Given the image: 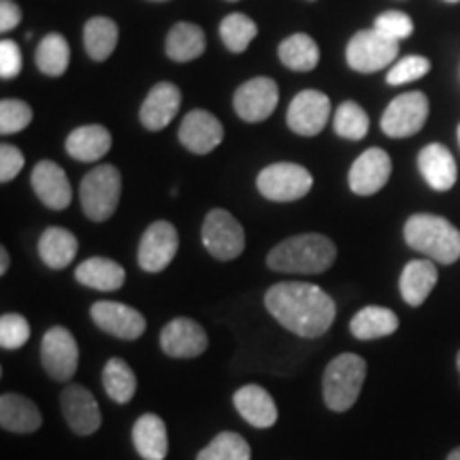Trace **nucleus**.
Masks as SVG:
<instances>
[{"label": "nucleus", "mask_w": 460, "mask_h": 460, "mask_svg": "<svg viewBox=\"0 0 460 460\" xmlns=\"http://www.w3.org/2000/svg\"><path fill=\"white\" fill-rule=\"evenodd\" d=\"M228 3H237V0H228Z\"/></svg>", "instance_id": "nucleus-50"}, {"label": "nucleus", "mask_w": 460, "mask_h": 460, "mask_svg": "<svg viewBox=\"0 0 460 460\" xmlns=\"http://www.w3.org/2000/svg\"><path fill=\"white\" fill-rule=\"evenodd\" d=\"M62 413L75 435H92L101 429V410L94 394L79 384H68L60 399Z\"/></svg>", "instance_id": "nucleus-18"}, {"label": "nucleus", "mask_w": 460, "mask_h": 460, "mask_svg": "<svg viewBox=\"0 0 460 460\" xmlns=\"http://www.w3.org/2000/svg\"><path fill=\"white\" fill-rule=\"evenodd\" d=\"M405 241L433 262L454 264L460 258V230L441 216H411L405 224Z\"/></svg>", "instance_id": "nucleus-3"}, {"label": "nucleus", "mask_w": 460, "mask_h": 460, "mask_svg": "<svg viewBox=\"0 0 460 460\" xmlns=\"http://www.w3.org/2000/svg\"><path fill=\"white\" fill-rule=\"evenodd\" d=\"M181 107V92L175 84L160 82L149 90V94L143 101L139 119L147 130L158 132L166 128L172 122Z\"/></svg>", "instance_id": "nucleus-20"}, {"label": "nucleus", "mask_w": 460, "mask_h": 460, "mask_svg": "<svg viewBox=\"0 0 460 460\" xmlns=\"http://www.w3.org/2000/svg\"><path fill=\"white\" fill-rule=\"evenodd\" d=\"M43 418L39 407L22 394L4 393L0 396V427L9 433H34L41 427Z\"/></svg>", "instance_id": "nucleus-24"}, {"label": "nucleus", "mask_w": 460, "mask_h": 460, "mask_svg": "<svg viewBox=\"0 0 460 460\" xmlns=\"http://www.w3.org/2000/svg\"><path fill=\"white\" fill-rule=\"evenodd\" d=\"M337 247L329 237L318 233L295 234L281 241L267 256L269 269L278 273L320 275L335 264Z\"/></svg>", "instance_id": "nucleus-2"}, {"label": "nucleus", "mask_w": 460, "mask_h": 460, "mask_svg": "<svg viewBox=\"0 0 460 460\" xmlns=\"http://www.w3.org/2000/svg\"><path fill=\"white\" fill-rule=\"evenodd\" d=\"M439 279V273H437V267L433 261H411L405 264L401 273V296L410 307H420L424 301H427L430 292Z\"/></svg>", "instance_id": "nucleus-26"}, {"label": "nucleus", "mask_w": 460, "mask_h": 460, "mask_svg": "<svg viewBox=\"0 0 460 460\" xmlns=\"http://www.w3.org/2000/svg\"><path fill=\"white\" fill-rule=\"evenodd\" d=\"M119 31L118 24L109 17L96 15L85 22L84 26V48L88 56L96 62H105L118 48Z\"/></svg>", "instance_id": "nucleus-32"}, {"label": "nucleus", "mask_w": 460, "mask_h": 460, "mask_svg": "<svg viewBox=\"0 0 460 460\" xmlns=\"http://www.w3.org/2000/svg\"><path fill=\"white\" fill-rule=\"evenodd\" d=\"M430 71V62L429 58L424 56H405L401 58L396 65L390 68L386 75V82L390 85H402V84H410L416 82V79L424 77Z\"/></svg>", "instance_id": "nucleus-39"}, {"label": "nucleus", "mask_w": 460, "mask_h": 460, "mask_svg": "<svg viewBox=\"0 0 460 460\" xmlns=\"http://www.w3.org/2000/svg\"><path fill=\"white\" fill-rule=\"evenodd\" d=\"M429 118V99L424 92H405L386 107L382 115L384 135L393 139H405L424 128Z\"/></svg>", "instance_id": "nucleus-9"}, {"label": "nucleus", "mask_w": 460, "mask_h": 460, "mask_svg": "<svg viewBox=\"0 0 460 460\" xmlns=\"http://www.w3.org/2000/svg\"><path fill=\"white\" fill-rule=\"evenodd\" d=\"M279 90L271 77H254L241 84L233 96L234 111L243 122H264L278 109Z\"/></svg>", "instance_id": "nucleus-11"}, {"label": "nucleus", "mask_w": 460, "mask_h": 460, "mask_svg": "<svg viewBox=\"0 0 460 460\" xmlns=\"http://www.w3.org/2000/svg\"><path fill=\"white\" fill-rule=\"evenodd\" d=\"M79 250V241L71 230L49 226L39 239V256L54 271H62L75 261Z\"/></svg>", "instance_id": "nucleus-28"}, {"label": "nucleus", "mask_w": 460, "mask_h": 460, "mask_svg": "<svg viewBox=\"0 0 460 460\" xmlns=\"http://www.w3.org/2000/svg\"><path fill=\"white\" fill-rule=\"evenodd\" d=\"M269 314L298 337H322L335 322V301L324 290L305 281H281L264 296Z\"/></svg>", "instance_id": "nucleus-1"}, {"label": "nucleus", "mask_w": 460, "mask_h": 460, "mask_svg": "<svg viewBox=\"0 0 460 460\" xmlns=\"http://www.w3.org/2000/svg\"><path fill=\"white\" fill-rule=\"evenodd\" d=\"M331 118V101L320 90H303L288 107V128L301 137H315L326 128Z\"/></svg>", "instance_id": "nucleus-12"}, {"label": "nucleus", "mask_w": 460, "mask_h": 460, "mask_svg": "<svg viewBox=\"0 0 460 460\" xmlns=\"http://www.w3.org/2000/svg\"><path fill=\"white\" fill-rule=\"evenodd\" d=\"M32 122V109L20 99L0 101V135H15Z\"/></svg>", "instance_id": "nucleus-38"}, {"label": "nucleus", "mask_w": 460, "mask_h": 460, "mask_svg": "<svg viewBox=\"0 0 460 460\" xmlns=\"http://www.w3.org/2000/svg\"><path fill=\"white\" fill-rule=\"evenodd\" d=\"M31 183L34 192H37L39 200H41L45 207H49V209L62 211L71 205L73 188L65 169H62L60 164L51 163V160H41V163L32 169Z\"/></svg>", "instance_id": "nucleus-19"}, {"label": "nucleus", "mask_w": 460, "mask_h": 460, "mask_svg": "<svg viewBox=\"0 0 460 460\" xmlns=\"http://www.w3.org/2000/svg\"><path fill=\"white\" fill-rule=\"evenodd\" d=\"M22 169H24V154L15 146L3 143L0 146V181L9 183L11 180H15Z\"/></svg>", "instance_id": "nucleus-43"}, {"label": "nucleus", "mask_w": 460, "mask_h": 460, "mask_svg": "<svg viewBox=\"0 0 460 460\" xmlns=\"http://www.w3.org/2000/svg\"><path fill=\"white\" fill-rule=\"evenodd\" d=\"M102 386H105L109 399L126 405L137 393V376L126 360L109 358L102 369Z\"/></svg>", "instance_id": "nucleus-33"}, {"label": "nucleus", "mask_w": 460, "mask_h": 460, "mask_svg": "<svg viewBox=\"0 0 460 460\" xmlns=\"http://www.w3.org/2000/svg\"><path fill=\"white\" fill-rule=\"evenodd\" d=\"M256 186L258 192L273 203H292L307 197L314 186V177L301 164L275 163L261 171Z\"/></svg>", "instance_id": "nucleus-6"}, {"label": "nucleus", "mask_w": 460, "mask_h": 460, "mask_svg": "<svg viewBox=\"0 0 460 460\" xmlns=\"http://www.w3.org/2000/svg\"><path fill=\"white\" fill-rule=\"evenodd\" d=\"M377 32H382L384 37L393 39V41H402V39L411 37L413 32V22L411 17L402 11H386V13L376 17V24H373Z\"/></svg>", "instance_id": "nucleus-41"}, {"label": "nucleus", "mask_w": 460, "mask_h": 460, "mask_svg": "<svg viewBox=\"0 0 460 460\" xmlns=\"http://www.w3.org/2000/svg\"><path fill=\"white\" fill-rule=\"evenodd\" d=\"M132 444L146 460H164L169 454L164 420L156 413H143L132 427Z\"/></svg>", "instance_id": "nucleus-25"}, {"label": "nucleus", "mask_w": 460, "mask_h": 460, "mask_svg": "<svg viewBox=\"0 0 460 460\" xmlns=\"http://www.w3.org/2000/svg\"><path fill=\"white\" fill-rule=\"evenodd\" d=\"M458 143H460V126H458Z\"/></svg>", "instance_id": "nucleus-48"}, {"label": "nucleus", "mask_w": 460, "mask_h": 460, "mask_svg": "<svg viewBox=\"0 0 460 460\" xmlns=\"http://www.w3.org/2000/svg\"><path fill=\"white\" fill-rule=\"evenodd\" d=\"M122 197V172L113 164H101L84 177L79 188L84 214L92 222H105L115 214Z\"/></svg>", "instance_id": "nucleus-5"}, {"label": "nucleus", "mask_w": 460, "mask_h": 460, "mask_svg": "<svg viewBox=\"0 0 460 460\" xmlns=\"http://www.w3.org/2000/svg\"><path fill=\"white\" fill-rule=\"evenodd\" d=\"M447 460H460V447H456V450L450 452V456H447Z\"/></svg>", "instance_id": "nucleus-46"}, {"label": "nucleus", "mask_w": 460, "mask_h": 460, "mask_svg": "<svg viewBox=\"0 0 460 460\" xmlns=\"http://www.w3.org/2000/svg\"><path fill=\"white\" fill-rule=\"evenodd\" d=\"M278 56H279L281 65L290 68V71L309 73L318 66L320 48H318V43L309 37V34L295 32L279 43Z\"/></svg>", "instance_id": "nucleus-30"}, {"label": "nucleus", "mask_w": 460, "mask_h": 460, "mask_svg": "<svg viewBox=\"0 0 460 460\" xmlns=\"http://www.w3.org/2000/svg\"><path fill=\"white\" fill-rule=\"evenodd\" d=\"M418 169L424 181L437 192H446L456 183L458 169L452 152L441 143H430L418 154Z\"/></svg>", "instance_id": "nucleus-21"}, {"label": "nucleus", "mask_w": 460, "mask_h": 460, "mask_svg": "<svg viewBox=\"0 0 460 460\" xmlns=\"http://www.w3.org/2000/svg\"><path fill=\"white\" fill-rule=\"evenodd\" d=\"M367 377V362L358 354H341L324 369L322 390L324 402L332 411H348L358 401Z\"/></svg>", "instance_id": "nucleus-4"}, {"label": "nucleus", "mask_w": 460, "mask_h": 460, "mask_svg": "<svg viewBox=\"0 0 460 460\" xmlns=\"http://www.w3.org/2000/svg\"><path fill=\"white\" fill-rule=\"evenodd\" d=\"M447 3H458V0H447Z\"/></svg>", "instance_id": "nucleus-49"}, {"label": "nucleus", "mask_w": 460, "mask_h": 460, "mask_svg": "<svg viewBox=\"0 0 460 460\" xmlns=\"http://www.w3.org/2000/svg\"><path fill=\"white\" fill-rule=\"evenodd\" d=\"M332 124H335V132L339 137L349 141H360L369 132V115L358 102L345 101L337 107L335 122Z\"/></svg>", "instance_id": "nucleus-37"}, {"label": "nucleus", "mask_w": 460, "mask_h": 460, "mask_svg": "<svg viewBox=\"0 0 460 460\" xmlns=\"http://www.w3.org/2000/svg\"><path fill=\"white\" fill-rule=\"evenodd\" d=\"M22 9L13 0H0V32H11L20 26Z\"/></svg>", "instance_id": "nucleus-44"}, {"label": "nucleus", "mask_w": 460, "mask_h": 460, "mask_svg": "<svg viewBox=\"0 0 460 460\" xmlns=\"http://www.w3.org/2000/svg\"><path fill=\"white\" fill-rule=\"evenodd\" d=\"M31 339V324L24 315L4 314L0 318V345L4 349L22 348Z\"/></svg>", "instance_id": "nucleus-40"}, {"label": "nucleus", "mask_w": 460, "mask_h": 460, "mask_svg": "<svg viewBox=\"0 0 460 460\" xmlns=\"http://www.w3.org/2000/svg\"><path fill=\"white\" fill-rule=\"evenodd\" d=\"M203 245L217 261H234L245 250V233L237 217L224 209L209 211L203 222Z\"/></svg>", "instance_id": "nucleus-8"}, {"label": "nucleus", "mask_w": 460, "mask_h": 460, "mask_svg": "<svg viewBox=\"0 0 460 460\" xmlns=\"http://www.w3.org/2000/svg\"><path fill=\"white\" fill-rule=\"evenodd\" d=\"M90 315L101 331L109 332L111 337L122 339V341H135L147 329L146 318L135 307H128V305L122 303L99 301L92 305Z\"/></svg>", "instance_id": "nucleus-14"}, {"label": "nucleus", "mask_w": 460, "mask_h": 460, "mask_svg": "<svg viewBox=\"0 0 460 460\" xmlns=\"http://www.w3.org/2000/svg\"><path fill=\"white\" fill-rule=\"evenodd\" d=\"M9 252L4 250V247H0V275H4L7 273V269H9Z\"/></svg>", "instance_id": "nucleus-45"}, {"label": "nucleus", "mask_w": 460, "mask_h": 460, "mask_svg": "<svg viewBox=\"0 0 460 460\" xmlns=\"http://www.w3.org/2000/svg\"><path fill=\"white\" fill-rule=\"evenodd\" d=\"M396 329H399V318H396V314L390 312L386 307H377V305L360 309V312L352 318V322H349V331H352V335L356 339H360V341L388 337L393 335Z\"/></svg>", "instance_id": "nucleus-31"}, {"label": "nucleus", "mask_w": 460, "mask_h": 460, "mask_svg": "<svg viewBox=\"0 0 460 460\" xmlns=\"http://www.w3.org/2000/svg\"><path fill=\"white\" fill-rule=\"evenodd\" d=\"M252 450L250 444L243 437L233 433V430H224L217 437H214L209 446L199 452L197 460H250Z\"/></svg>", "instance_id": "nucleus-36"}, {"label": "nucleus", "mask_w": 460, "mask_h": 460, "mask_svg": "<svg viewBox=\"0 0 460 460\" xmlns=\"http://www.w3.org/2000/svg\"><path fill=\"white\" fill-rule=\"evenodd\" d=\"M75 279L85 288H92V290L113 292L124 286L126 271L122 269V264H118L115 261L94 256L79 264L77 271H75Z\"/></svg>", "instance_id": "nucleus-27"}, {"label": "nucleus", "mask_w": 460, "mask_h": 460, "mask_svg": "<svg viewBox=\"0 0 460 460\" xmlns=\"http://www.w3.org/2000/svg\"><path fill=\"white\" fill-rule=\"evenodd\" d=\"M156 3H163V0H156Z\"/></svg>", "instance_id": "nucleus-51"}, {"label": "nucleus", "mask_w": 460, "mask_h": 460, "mask_svg": "<svg viewBox=\"0 0 460 460\" xmlns=\"http://www.w3.org/2000/svg\"><path fill=\"white\" fill-rule=\"evenodd\" d=\"M256 34V22L245 13H230L224 17L220 24L222 43L226 45V49L233 51V54H241V51L250 48V43L254 41Z\"/></svg>", "instance_id": "nucleus-35"}, {"label": "nucleus", "mask_w": 460, "mask_h": 460, "mask_svg": "<svg viewBox=\"0 0 460 460\" xmlns=\"http://www.w3.org/2000/svg\"><path fill=\"white\" fill-rule=\"evenodd\" d=\"M209 339L199 322L175 318L160 332V348L171 358H197L207 349Z\"/></svg>", "instance_id": "nucleus-17"}, {"label": "nucleus", "mask_w": 460, "mask_h": 460, "mask_svg": "<svg viewBox=\"0 0 460 460\" xmlns=\"http://www.w3.org/2000/svg\"><path fill=\"white\" fill-rule=\"evenodd\" d=\"M43 369L56 382H68L79 367V348L71 331L65 326H51L41 341Z\"/></svg>", "instance_id": "nucleus-10"}, {"label": "nucleus", "mask_w": 460, "mask_h": 460, "mask_svg": "<svg viewBox=\"0 0 460 460\" xmlns=\"http://www.w3.org/2000/svg\"><path fill=\"white\" fill-rule=\"evenodd\" d=\"M390 172H393V160L388 154L379 147L367 149L354 160L352 169H349V190L358 197H371L386 186Z\"/></svg>", "instance_id": "nucleus-15"}, {"label": "nucleus", "mask_w": 460, "mask_h": 460, "mask_svg": "<svg viewBox=\"0 0 460 460\" xmlns=\"http://www.w3.org/2000/svg\"><path fill=\"white\" fill-rule=\"evenodd\" d=\"M177 135L188 152L205 156L224 141V126L214 113L205 111V109H194L183 118Z\"/></svg>", "instance_id": "nucleus-16"}, {"label": "nucleus", "mask_w": 460, "mask_h": 460, "mask_svg": "<svg viewBox=\"0 0 460 460\" xmlns=\"http://www.w3.org/2000/svg\"><path fill=\"white\" fill-rule=\"evenodd\" d=\"M233 402L241 418L250 422L252 427L271 429L278 422V405H275L273 396L256 384H247V386L239 388L233 396Z\"/></svg>", "instance_id": "nucleus-22"}, {"label": "nucleus", "mask_w": 460, "mask_h": 460, "mask_svg": "<svg viewBox=\"0 0 460 460\" xmlns=\"http://www.w3.org/2000/svg\"><path fill=\"white\" fill-rule=\"evenodd\" d=\"M399 56V41L384 37L382 32L360 31L349 39L345 49V60L358 73H377L390 66Z\"/></svg>", "instance_id": "nucleus-7"}, {"label": "nucleus", "mask_w": 460, "mask_h": 460, "mask_svg": "<svg viewBox=\"0 0 460 460\" xmlns=\"http://www.w3.org/2000/svg\"><path fill=\"white\" fill-rule=\"evenodd\" d=\"M456 365H458V373H460V352H458V358H456Z\"/></svg>", "instance_id": "nucleus-47"}, {"label": "nucleus", "mask_w": 460, "mask_h": 460, "mask_svg": "<svg viewBox=\"0 0 460 460\" xmlns=\"http://www.w3.org/2000/svg\"><path fill=\"white\" fill-rule=\"evenodd\" d=\"M71 62V48L60 32L45 34L37 48V66L48 77H60Z\"/></svg>", "instance_id": "nucleus-34"}, {"label": "nucleus", "mask_w": 460, "mask_h": 460, "mask_svg": "<svg viewBox=\"0 0 460 460\" xmlns=\"http://www.w3.org/2000/svg\"><path fill=\"white\" fill-rule=\"evenodd\" d=\"M22 49L11 39H3L0 43V77L15 79L22 73Z\"/></svg>", "instance_id": "nucleus-42"}, {"label": "nucleus", "mask_w": 460, "mask_h": 460, "mask_svg": "<svg viewBox=\"0 0 460 460\" xmlns=\"http://www.w3.org/2000/svg\"><path fill=\"white\" fill-rule=\"evenodd\" d=\"M111 132L101 124H88L75 128L66 137V154L79 163H96L111 149Z\"/></svg>", "instance_id": "nucleus-23"}, {"label": "nucleus", "mask_w": 460, "mask_h": 460, "mask_svg": "<svg viewBox=\"0 0 460 460\" xmlns=\"http://www.w3.org/2000/svg\"><path fill=\"white\" fill-rule=\"evenodd\" d=\"M180 250V234L171 222L149 224L139 243V267L147 273H160L172 262Z\"/></svg>", "instance_id": "nucleus-13"}, {"label": "nucleus", "mask_w": 460, "mask_h": 460, "mask_svg": "<svg viewBox=\"0 0 460 460\" xmlns=\"http://www.w3.org/2000/svg\"><path fill=\"white\" fill-rule=\"evenodd\" d=\"M207 39L203 28L197 24H190V22H180L175 24L166 34L164 51L171 60L175 62H190L197 60L205 54Z\"/></svg>", "instance_id": "nucleus-29"}]
</instances>
